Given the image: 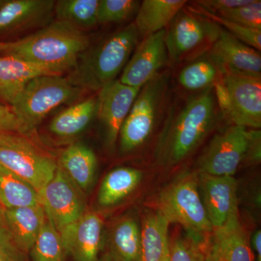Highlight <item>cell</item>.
<instances>
[{
    "mask_svg": "<svg viewBox=\"0 0 261 261\" xmlns=\"http://www.w3.org/2000/svg\"><path fill=\"white\" fill-rule=\"evenodd\" d=\"M217 108L213 87L173 108L156 147L159 162L174 166L189 157L216 126Z\"/></svg>",
    "mask_w": 261,
    "mask_h": 261,
    "instance_id": "6da1fadb",
    "label": "cell"
},
{
    "mask_svg": "<svg viewBox=\"0 0 261 261\" xmlns=\"http://www.w3.org/2000/svg\"><path fill=\"white\" fill-rule=\"evenodd\" d=\"M89 45V37L82 29L57 20L23 39L10 42L4 53L5 56L61 75L74 68Z\"/></svg>",
    "mask_w": 261,
    "mask_h": 261,
    "instance_id": "7a4b0ae2",
    "label": "cell"
},
{
    "mask_svg": "<svg viewBox=\"0 0 261 261\" xmlns=\"http://www.w3.org/2000/svg\"><path fill=\"white\" fill-rule=\"evenodd\" d=\"M139 37L135 23L111 34L84 51L67 79L83 90H100L123 71Z\"/></svg>",
    "mask_w": 261,
    "mask_h": 261,
    "instance_id": "3957f363",
    "label": "cell"
},
{
    "mask_svg": "<svg viewBox=\"0 0 261 261\" xmlns=\"http://www.w3.org/2000/svg\"><path fill=\"white\" fill-rule=\"evenodd\" d=\"M170 224L181 225L187 233L205 243V237L213 231L199 191L198 182L193 175L178 178L161 192L157 208Z\"/></svg>",
    "mask_w": 261,
    "mask_h": 261,
    "instance_id": "277c9868",
    "label": "cell"
},
{
    "mask_svg": "<svg viewBox=\"0 0 261 261\" xmlns=\"http://www.w3.org/2000/svg\"><path fill=\"white\" fill-rule=\"evenodd\" d=\"M83 89L61 75H44L31 80L10 107L29 132L51 111L73 102Z\"/></svg>",
    "mask_w": 261,
    "mask_h": 261,
    "instance_id": "5b68a950",
    "label": "cell"
},
{
    "mask_svg": "<svg viewBox=\"0 0 261 261\" xmlns=\"http://www.w3.org/2000/svg\"><path fill=\"white\" fill-rule=\"evenodd\" d=\"M0 166L40 192L54 176L58 163L27 135L0 133Z\"/></svg>",
    "mask_w": 261,
    "mask_h": 261,
    "instance_id": "8992f818",
    "label": "cell"
},
{
    "mask_svg": "<svg viewBox=\"0 0 261 261\" xmlns=\"http://www.w3.org/2000/svg\"><path fill=\"white\" fill-rule=\"evenodd\" d=\"M166 86L167 79L159 73L140 89L120 130L122 152L135 150L148 140L166 96Z\"/></svg>",
    "mask_w": 261,
    "mask_h": 261,
    "instance_id": "52a82bcc",
    "label": "cell"
},
{
    "mask_svg": "<svg viewBox=\"0 0 261 261\" xmlns=\"http://www.w3.org/2000/svg\"><path fill=\"white\" fill-rule=\"evenodd\" d=\"M250 142V130L236 125L215 135L198 160L200 173L233 176L246 161Z\"/></svg>",
    "mask_w": 261,
    "mask_h": 261,
    "instance_id": "ba28073f",
    "label": "cell"
},
{
    "mask_svg": "<svg viewBox=\"0 0 261 261\" xmlns=\"http://www.w3.org/2000/svg\"><path fill=\"white\" fill-rule=\"evenodd\" d=\"M221 31L214 22L181 10L166 32L168 61L177 63L197 49L205 46L212 47Z\"/></svg>",
    "mask_w": 261,
    "mask_h": 261,
    "instance_id": "9c48e42d",
    "label": "cell"
},
{
    "mask_svg": "<svg viewBox=\"0 0 261 261\" xmlns=\"http://www.w3.org/2000/svg\"><path fill=\"white\" fill-rule=\"evenodd\" d=\"M39 194L46 216L59 233L84 214L82 190L58 164L54 176Z\"/></svg>",
    "mask_w": 261,
    "mask_h": 261,
    "instance_id": "30bf717a",
    "label": "cell"
},
{
    "mask_svg": "<svg viewBox=\"0 0 261 261\" xmlns=\"http://www.w3.org/2000/svg\"><path fill=\"white\" fill-rule=\"evenodd\" d=\"M222 79L231 105L227 119L236 126L260 128L261 79L233 73H225Z\"/></svg>",
    "mask_w": 261,
    "mask_h": 261,
    "instance_id": "8fae6325",
    "label": "cell"
},
{
    "mask_svg": "<svg viewBox=\"0 0 261 261\" xmlns=\"http://www.w3.org/2000/svg\"><path fill=\"white\" fill-rule=\"evenodd\" d=\"M166 32L164 29L144 38L123 68L121 83L142 88L159 74L168 62Z\"/></svg>",
    "mask_w": 261,
    "mask_h": 261,
    "instance_id": "7c38bea8",
    "label": "cell"
},
{
    "mask_svg": "<svg viewBox=\"0 0 261 261\" xmlns=\"http://www.w3.org/2000/svg\"><path fill=\"white\" fill-rule=\"evenodd\" d=\"M140 89L116 80L99 91L97 116L104 126L106 143L110 148L116 145L122 125Z\"/></svg>",
    "mask_w": 261,
    "mask_h": 261,
    "instance_id": "4fadbf2b",
    "label": "cell"
},
{
    "mask_svg": "<svg viewBox=\"0 0 261 261\" xmlns=\"http://www.w3.org/2000/svg\"><path fill=\"white\" fill-rule=\"evenodd\" d=\"M209 57L225 73L260 78L261 56L259 51L242 42L221 29L211 48Z\"/></svg>",
    "mask_w": 261,
    "mask_h": 261,
    "instance_id": "5bb4252c",
    "label": "cell"
},
{
    "mask_svg": "<svg viewBox=\"0 0 261 261\" xmlns=\"http://www.w3.org/2000/svg\"><path fill=\"white\" fill-rule=\"evenodd\" d=\"M201 197L213 229L224 226L239 214L238 181L233 176H215L200 173Z\"/></svg>",
    "mask_w": 261,
    "mask_h": 261,
    "instance_id": "9a60e30c",
    "label": "cell"
},
{
    "mask_svg": "<svg viewBox=\"0 0 261 261\" xmlns=\"http://www.w3.org/2000/svg\"><path fill=\"white\" fill-rule=\"evenodd\" d=\"M102 228V219L99 214H84L79 221L60 233L68 255H71L75 261H97Z\"/></svg>",
    "mask_w": 261,
    "mask_h": 261,
    "instance_id": "2e32d148",
    "label": "cell"
},
{
    "mask_svg": "<svg viewBox=\"0 0 261 261\" xmlns=\"http://www.w3.org/2000/svg\"><path fill=\"white\" fill-rule=\"evenodd\" d=\"M207 252L214 261H255L239 214L213 229Z\"/></svg>",
    "mask_w": 261,
    "mask_h": 261,
    "instance_id": "e0dca14e",
    "label": "cell"
},
{
    "mask_svg": "<svg viewBox=\"0 0 261 261\" xmlns=\"http://www.w3.org/2000/svg\"><path fill=\"white\" fill-rule=\"evenodd\" d=\"M53 0H0V34L30 28L47 20Z\"/></svg>",
    "mask_w": 261,
    "mask_h": 261,
    "instance_id": "ac0fdd59",
    "label": "cell"
},
{
    "mask_svg": "<svg viewBox=\"0 0 261 261\" xmlns=\"http://www.w3.org/2000/svg\"><path fill=\"white\" fill-rule=\"evenodd\" d=\"M44 75L55 74L38 65L13 57H0V99L11 106L31 80Z\"/></svg>",
    "mask_w": 261,
    "mask_h": 261,
    "instance_id": "d6986e66",
    "label": "cell"
},
{
    "mask_svg": "<svg viewBox=\"0 0 261 261\" xmlns=\"http://www.w3.org/2000/svg\"><path fill=\"white\" fill-rule=\"evenodd\" d=\"M3 218L19 248L29 252L37 240L46 215L42 205L3 208Z\"/></svg>",
    "mask_w": 261,
    "mask_h": 261,
    "instance_id": "ffe728a7",
    "label": "cell"
},
{
    "mask_svg": "<svg viewBox=\"0 0 261 261\" xmlns=\"http://www.w3.org/2000/svg\"><path fill=\"white\" fill-rule=\"evenodd\" d=\"M169 224L160 211L146 213L140 227L141 261H170Z\"/></svg>",
    "mask_w": 261,
    "mask_h": 261,
    "instance_id": "44dd1931",
    "label": "cell"
},
{
    "mask_svg": "<svg viewBox=\"0 0 261 261\" xmlns=\"http://www.w3.org/2000/svg\"><path fill=\"white\" fill-rule=\"evenodd\" d=\"M58 166L82 191L93 182L97 160L92 149L81 143L72 144L62 152Z\"/></svg>",
    "mask_w": 261,
    "mask_h": 261,
    "instance_id": "7402d4cb",
    "label": "cell"
},
{
    "mask_svg": "<svg viewBox=\"0 0 261 261\" xmlns=\"http://www.w3.org/2000/svg\"><path fill=\"white\" fill-rule=\"evenodd\" d=\"M185 0H145L137 12L135 23L139 35L147 37L164 30L186 5Z\"/></svg>",
    "mask_w": 261,
    "mask_h": 261,
    "instance_id": "603a6c76",
    "label": "cell"
},
{
    "mask_svg": "<svg viewBox=\"0 0 261 261\" xmlns=\"http://www.w3.org/2000/svg\"><path fill=\"white\" fill-rule=\"evenodd\" d=\"M97 96L87 98L57 115L49 125L51 134L63 138L83 132L97 115Z\"/></svg>",
    "mask_w": 261,
    "mask_h": 261,
    "instance_id": "cb8c5ba5",
    "label": "cell"
},
{
    "mask_svg": "<svg viewBox=\"0 0 261 261\" xmlns=\"http://www.w3.org/2000/svg\"><path fill=\"white\" fill-rule=\"evenodd\" d=\"M142 178V171L135 168L121 167L113 170L99 187L98 202L105 207L118 203L137 188Z\"/></svg>",
    "mask_w": 261,
    "mask_h": 261,
    "instance_id": "d4e9b609",
    "label": "cell"
},
{
    "mask_svg": "<svg viewBox=\"0 0 261 261\" xmlns=\"http://www.w3.org/2000/svg\"><path fill=\"white\" fill-rule=\"evenodd\" d=\"M42 205L39 192L14 173L0 166V207L3 208Z\"/></svg>",
    "mask_w": 261,
    "mask_h": 261,
    "instance_id": "484cf974",
    "label": "cell"
},
{
    "mask_svg": "<svg viewBox=\"0 0 261 261\" xmlns=\"http://www.w3.org/2000/svg\"><path fill=\"white\" fill-rule=\"evenodd\" d=\"M110 250L113 261H141L140 227L135 219L122 220L115 226Z\"/></svg>",
    "mask_w": 261,
    "mask_h": 261,
    "instance_id": "4316f807",
    "label": "cell"
},
{
    "mask_svg": "<svg viewBox=\"0 0 261 261\" xmlns=\"http://www.w3.org/2000/svg\"><path fill=\"white\" fill-rule=\"evenodd\" d=\"M99 0H60L56 2L54 12L58 20L77 28H92L97 24Z\"/></svg>",
    "mask_w": 261,
    "mask_h": 261,
    "instance_id": "83f0119b",
    "label": "cell"
},
{
    "mask_svg": "<svg viewBox=\"0 0 261 261\" xmlns=\"http://www.w3.org/2000/svg\"><path fill=\"white\" fill-rule=\"evenodd\" d=\"M223 73L210 57L192 62L178 75V83L190 91L205 90L213 87Z\"/></svg>",
    "mask_w": 261,
    "mask_h": 261,
    "instance_id": "f1b7e54d",
    "label": "cell"
},
{
    "mask_svg": "<svg viewBox=\"0 0 261 261\" xmlns=\"http://www.w3.org/2000/svg\"><path fill=\"white\" fill-rule=\"evenodd\" d=\"M33 261H65L68 252L59 231L47 216L35 243L31 249Z\"/></svg>",
    "mask_w": 261,
    "mask_h": 261,
    "instance_id": "f546056e",
    "label": "cell"
},
{
    "mask_svg": "<svg viewBox=\"0 0 261 261\" xmlns=\"http://www.w3.org/2000/svg\"><path fill=\"white\" fill-rule=\"evenodd\" d=\"M190 11L201 17H203L214 23L224 27L226 32L237 38L242 42L245 43L247 45L250 46L256 50L260 51L261 49V30H257L247 28L240 24L234 23L231 20L223 18L216 13H211L207 10L202 9L200 7L191 8Z\"/></svg>",
    "mask_w": 261,
    "mask_h": 261,
    "instance_id": "4dcf8cb0",
    "label": "cell"
},
{
    "mask_svg": "<svg viewBox=\"0 0 261 261\" xmlns=\"http://www.w3.org/2000/svg\"><path fill=\"white\" fill-rule=\"evenodd\" d=\"M140 3L135 0H99L97 23H118L135 14Z\"/></svg>",
    "mask_w": 261,
    "mask_h": 261,
    "instance_id": "1f68e13d",
    "label": "cell"
},
{
    "mask_svg": "<svg viewBox=\"0 0 261 261\" xmlns=\"http://www.w3.org/2000/svg\"><path fill=\"white\" fill-rule=\"evenodd\" d=\"M205 243L187 233L170 241V261H205Z\"/></svg>",
    "mask_w": 261,
    "mask_h": 261,
    "instance_id": "d6a6232c",
    "label": "cell"
},
{
    "mask_svg": "<svg viewBox=\"0 0 261 261\" xmlns=\"http://www.w3.org/2000/svg\"><path fill=\"white\" fill-rule=\"evenodd\" d=\"M216 14L247 27L261 30V1L252 0L249 4Z\"/></svg>",
    "mask_w": 261,
    "mask_h": 261,
    "instance_id": "836d02e7",
    "label": "cell"
},
{
    "mask_svg": "<svg viewBox=\"0 0 261 261\" xmlns=\"http://www.w3.org/2000/svg\"><path fill=\"white\" fill-rule=\"evenodd\" d=\"M23 253L12 236L0 207V261H25Z\"/></svg>",
    "mask_w": 261,
    "mask_h": 261,
    "instance_id": "e575fe53",
    "label": "cell"
},
{
    "mask_svg": "<svg viewBox=\"0 0 261 261\" xmlns=\"http://www.w3.org/2000/svg\"><path fill=\"white\" fill-rule=\"evenodd\" d=\"M18 133L27 135L30 133L28 128L19 119L13 108L0 104V133Z\"/></svg>",
    "mask_w": 261,
    "mask_h": 261,
    "instance_id": "d590c367",
    "label": "cell"
},
{
    "mask_svg": "<svg viewBox=\"0 0 261 261\" xmlns=\"http://www.w3.org/2000/svg\"><path fill=\"white\" fill-rule=\"evenodd\" d=\"M252 0H200L196 1L197 7L214 13L238 8L249 4Z\"/></svg>",
    "mask_w": 261,
    "mask_h": 261,
    "instance_id": "8d00e7d4",
    "label": "cell"
},
{
    "mask_svg": "<svg viewBox=\"0 0 261 261\" xmlns=\"http://www.w3.org/2000/svg\"><path fill=\"white\" fill-rule=\"evenodd\" d=\"M250 142L246 161L258 162L260 160V130H250Z\"/></svg>",
    "mask_w": 261,
    "mask_h": 261,
    "instance_id": "74e56055",
    "label": "cell"
},
{
    "mask_svg": "<svg viewBox=\"0 0 261 261\" xmlns=\"http://www.w3.org/2000/svg\"><path fill=\"white\" fill-rule=\"evenodd\" d=\"M250 247L252 251L253 252L255 261H261V231L260 230H257L252 235L250 240Z\"/></svg>",
    "mask_w": 261,
    "mask_h": 261,
    "instance_id": "f35d334b",
    "label": "cell"
},
{
    "mask_svg": "<svg viewBox=\"0 0 261 261\" xmlns=\"http://www.w3.org/2000/svg\"><path fill=\"white\" fill-rule=\"evenodd\" d=\"M10 42H0V51H5L9 46Z\"/></svg>",
    "mask_w": 261,
    "mask_h": 261,
    "instance_id": "ab89813d",
    "label": "cell"
},
{
    "mask_svg": "<svg viewBox=\"0 0 261 261\" xmlns=\"http://www.w3.org/2000/svg\"><path fill=\"white\" fill-rule=\"evenodd\" d=\"M103 261H113L112 260V258H111V257H110L109 255H106V257H105L104 260Z\"/></svg>",
    "mask_w": 261,
    "mask_h": 261,
    "instance_id": "60d3db41",
    "label": "cell"
},
{
    "mask_svg": "<svg viewBox=\"0 0 261 261\" xmlns=\"http://www.w3.org/2000/svg\"><path fill=\"white\" fill-rule=\"evenodd\" d=\"M205 261H214L212 260V258H211L210 255H209V254L207 253V254H206Z\"/></svg>",
    "mask_w": 261,
    "mask_h": 261,
    "instance_id": "b9f144b4",
    "label": "cell"
}]
</instances>
